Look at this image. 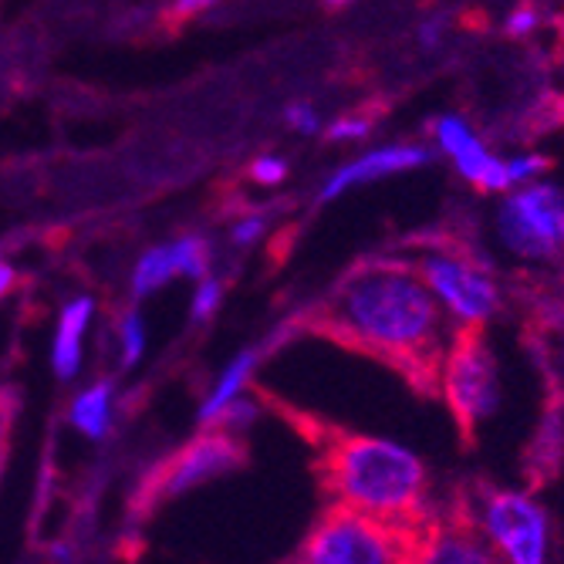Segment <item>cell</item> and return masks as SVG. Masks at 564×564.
Returning <instances> with one entry per match:
<instances>
[{"mask_svg": "<svg viewBox=\"0 0 564 564\" xmlns=\"http://www.w3.org/2000/svg\"><path fill=\"white\" fill-rule=\"evenodd\" d=\"M312 332L372 355L416 392L440 399V366L453 335L416 268L369 264L351 271L312 322Z\"/></svg>", "mask_w": 564, "mask_h": 564, "instance_id": "cell-1", "label": "cell"}, {"mask_svg": "<svg viewBox=\"0 0 564 564\" xmlns=\"http://www.w3.org/2000/svg\"><path fill=\"white\" fill-rule=\"evenodd\" d=\"M274 413L307 443L318 484L328 503L351 507L389 524H430L436 507L430 497V474L423 459L386 436L355 433L304 413L297 405L258 389Z\"/></svg>", "mask_w": 564, "mask_h": 564, "instance_id": "cell-2", "label": "cell"}, {"mask_svg": "<svg viewBox=\"0 0 564 564\" xmlns=\"http://www.w3.org/2000/svg\"><path fill=\"white\" fill-rule=\"evenodd\" d=\"M430 524H389L328 503L304 534L294 564H416Z\"/></svg>", "mask_w": 564, "mask_h": 564, "instance_id": "cell-3", "label": "cell"}, {"mask_svg": "<svg viewBox=\"0 0 564 564\" xmlns=\"http://www.w3.org/2000/svg\"><path fill=\"white\" fill-rule=\"evenodd\" d=\"M440 399L464 443H474L480 426L494 420L500 405V369L484 328L453 332L440 366Z\"/></svg>", "mask_w": 564, "mask_h": 564, "instance_id": "cell-4", "label": "cell"}, {"mask_svg": "<svg viewBox=\"0 0 564 564\" xmlns=\"http://www.w3.org/2000/svg\"><path fill=\"white\" fill-rule=\"evenodd\" d=\"M243 456H247V446L237 436V430L210 423L207 430L196 433L186 446H180L173 456H166L163 464H156L142 477V484L135 487L132 510L139 518H149L152 510L170 503L173 497L237 470L243 464Z\"/></svg>", "mask_w": 564, "mask_h": 564, "instance_id": "cell-5", "label": "cell"}, {"mask_svg": "<svg viewBox=\"0 0 564 564\" xmlns=\"http://www.w3.org/2000/svg\"><path fill=\"white\" fill-rule=\"evenodd\" d=\"M494 234L521 261H564V189L544 180L507 189L494 214Z\"/></svg>", "mask_w": 564, "mask_h": 564, "instance_id": "cell-6", "label": "cell"}, {"mask_svg": "<svg viewBox=\"0 0 564 564\" xmlns=\"http://www.w3.org/2000/svg\"><path fill=\"white\" fill-rule=\"evenodd\" d=\"M477 521L497 551L500 564H547L551 561V518L524 490H484Z\"/></svg>", "mask_w": 564, "mask_h": 564, "instance_id": "cell-7", "label": "cell"}, {"mask_svg": "<svg viewBox=\"0 0 564 564\" xmlns=\"http://www.w3.org/2000/svg\"><path fill=\"white\" fill-rule=\"evenodd\" d=\"M416 271L456 328H484L500 312V288L494 274L464 253L430 250L420 258Z\"/></svg>", "mask_w": 564, "mask_h": 564, "instance_id": "cell-8", "label": "cell"}, {"mask_svg": "<svg viewBox=\"0 0 564 564\" xmlns=\"http://www.w3.org/2000/svg\"><path fill=\"white\" fill-rule=\"evenodd\" d=\"M416 564H500L467 494H456L449 507H436Z\"/></svg>", "mask_w": 564, "mask_h": 564, "instance_id": "cell-9", "label": "cell"}, {"mask_svg": "<svg viewBox=\"0 0 564 564\" xmlns=\"http://www.w3.org/2000/svg\"><path fill=\"white\" fill-rule=\"evenodd\" d=\"M433 142L443 156L453 163V170L464 176L474 189L480 193H507L510 176H507V156L497 152L480 139V132L456 112H443L433 119Z\"/></svg>", "mask_w": 564, "mask_h": 564, "instance_id": "cell-10", "label": "cell"}, {"mask_svg": "<svg viewBox=\"0 0 564 564\" xmlns=\"http://www.w3.org/2000/svg\"><path fill=\"white\" fill-rule=\"evenodd\" d=\"M433 160V149L430 145H420V142H389V145H376L369 152H362L358 160L345 163L341 170H335L318 199L322 203H332L338 199L341 193L355 189V186H366V183H376V180H389V176H399V173H413V170H423L426 163Z\"/></svg>", "mask_w": 564, "mask_h": 564, "instance_id": "cell-11", "label": "cell"}, {"mask_svg": "<svg viewBox=\"0 0 564 564\" xmlns=\"http://www.w3.org/2000/svg\"><path fill=\"white\" fill-rule=\"evenodd\" d=\"M91 312H95L91 297H75L62 312L55 345H51V366H55V372L62 379H72L82 366V338H85V328L91 322Z\"/></svg>", "mask_w": 564, "mask_h": 564, "instance_id": "cell-12", "label": "cell"}, {"mask_svg": "<svg viewBox=\"0 0 564 564\" xmlns=\"http://www.w3.org/2000/svg\"><path fill=\"white\" fill-rule=\"evenodd\" d=\"M112 420V382H95L91 389H85L75 405H72V423L85 433V436H101L109 430Z\"/></svg>", "mask_w": 564, "mask_h": 564, "instance_id": "cell-13", "label": "cell"}, {"mask_svg": "<svg viewBox=\"0 0 564 564\" xmlns=\"http://www.w3.org/2000/svg\"><path fill=\"white\" fill-rule=\"evenodd\" d=\"M253 366H258V355H253V351H243L240 358H234V366L217 379V389L210 392L207 405H203V413H199L203 426H210V423H217V420H220L224 409H227V405L240 395V389L250 382Z\"/></svg>", "mask_w": 564, "mask_h": 564, "instance_id": "cell-14", "label": "cell"}, {"mask_svg": "<svg viewBox=\"0 0 564 564\" xmlns=\"http://www.w3.org/2000/svg\"><path fill=\"white\" fill-rule=\"evenodd\" d=\"M170 278H176L173 247H152V250L142 253V261L135 264L132 294H135V297H149L152 291H160Z\"/></svg>", "mask_w": 564, "mask_h": 564, "instance_id": "cell-15", "label": "cell"}, {"mask_svg": "<svg viewBox=\"0 0 564 564\" xmlns=\"http://www.w3.org/2000/svg\"><path fill=\"white\" fill-rule=\"evenodd\" d=\"M173 261H176V274L183 278H203L210 268V250L199 237H180L173 243Z\"/></svg>", "mask_w": 564, "mask_h": 564, "instance_id": "cell-16", "label": "cell"}, {"mask_svg": "<svg viewBox=\"0 0 564 564\" xmlns=\"http://www.w3.org/2000/svg\"><path fill=\"white\" fill-rule=\"evenodd\" d=\"M119 335H122V366L132 369V366L139 362V358H142V348H145V325H142V318H139L135 307L122 315Z\"/></svg>", "mask_w": 564, "mask_h": 564, "instance_id": "cell-17", "label": "cell"}, {"mask_svg": "<svg viewBox=\"0 0 564 564\" xmlns=\"http://www.w3.org/2000/svg\"><path fill=\"white\" fill-rule=\"evenodd\" d=\"M547 170V160L541 152H518V156H507V176H510V189L538 183Z\"/></svg>", "mask_w": 564, "mask_h": 564, "instance_id": "cell-18", "label": "cell"}, {"mask_svg": "<svg viewBox=\"0 0 564 564\" xmlns=\"http://www.w3.org/2000/svg\"><path fill=\"white\" fill-rule=\"evenodd\" d=\"M372 132V119H335L325 135L332 142H355V139H366Z\"/></svg>", "mask_w": 564, "mask_h": 564, "instance_id": "cell-19", "label": "cell"}, {"mask_svg": "<svg viewBox=\"0 0 564 564\" xmlns=\"http://www.w3.org/2000/svg\"><path fill=\"white\" fill-rule=\"evenodd\" d=\"M220 294H224V288L217 281H203L199 291H196V301H193V318L196 322H207L217 312V307H220Z\"/></svg>", "mask_w": 564, "mask_h": 564, "instance_id": "cell-20", "label": "cell"}, {"mask_svg": "<svg viewBox=\"0 0 564 564\" xmlns=\"http://www.w3.org/2000/svg\"><path fill=\"white\" fill-rule=\"evenodd\" d=\"M284 119H288V126H294V129L304 132V135H318V132H322L318 112H315L312 106H304V101H297V106H288Z\"/></svg>", "mask_w": 564, "mask_h": 564, "instance_id": "cell-21", "label": "cell"}, {"mask_svg": "<svg viewBox=\"0 0 564 564\" xmlns=\"http://www.w3.org/2000/svg\"><path fill=\"white\" fill-rule=\"evenodd\" d=\"M284 176H288V163L278 160V156H261L258 163L250 166V180H258V183H264V186H274V183H281Z\"/></svg>", "mask_w": 564, "mask_h": 564, "instance_id": "cell-22", "label": "cell"}, {"mask_svg": "<svg viewBox=\"0 0 564 564\" xmlns=\"http://www.w3.org/2000/svg\"><path fill=\"white\" fill-rule=\"evenodd\" d=\"M538 24H541V14L534 8H518V11H510V18H507V34L510 37H528Z\"/></svg>", "mask_w": 564, "mask_h": 564, "instance_id": "cell-23", "label": "cell"}, {"mask_svg": "<svg viewBox=\"0 0 564 564\" xmlns=\"http://www.w3.org/2000/svg\"><path fill=\"white\" fill-rule=\"evenodd\" d=\"M264 234V217H247L234 227V243H250V240H258Z\"/></svg>", "mask_w": 564, "mask_h": 564, "instance_id": "cell-24", "label": "cell"}, {"mask_svg": "<svg viewBox=\"0 0 564 564\" xmlns=\"http://www.w3.org/2000/svg\"><path fill=\"white\" fill-rule=\"evenodd\" d=\"M11 420H14V399L8 392H0V456H4V449H8Z\"/></svg>", "mask_w": 564, "mask_h": 564, "instance_id": "cell-25", "label": "cell"}, {"mask_svg": "<svg viewBox=\"0 0 564 564\" xmlns=\"http://www.w3.org/2000/svg\"><path fill=\"white\" fill-rule=\"evenodd\" d=\"M210 4H217V0H176V8H173V18L176 21H186L199 11H207Z\"/></svg>", "mask_w": 564, "mask_h": 564, "instance_id": "cell-26", "label": "cell"}, {"mask_svg": "<svg viewBox=\"0 0 564 564\" xmlns=\"http://www.w3.org/2000/svg\"><path fill=\"white\" fill-rule=\"evenodd\" d=\"M440 41H443V21L436 18V21H426L423 28H420V44L426 47V51H433V47H440Z\"/></svg>", "mask_w": 564, "mask_h": 564, "instance_id": "cell-27", "label": "cell"}, {"mask_svg": "<svg viewBox=\"0 0 564 564\" xmlns=\"http://www.w3.org/2000/svg\"><path fill=\"white\" fill-rule=\"evenodd\" d=\"M14 284H18V274H14V268L0 261V297H4V294L14 288Z\"/></svg>", "mask_w": 564, "mask_h": 564, "instance_id": "cell-28", "label": "cell"}, {"mask_svg": "<svg viewBox=\"0 0 564 564\" xmlns=\"http://www.w3.org/2000/svg\"><path fill=\"white\" fill-rule=\"evenodd\" d=\"M328 8H345V4H351V0H325Z\"/></svg>", "mask_w": 564, "mask_h": 564, "instance_id": "cell-29", "label": "cell"}]
</instances>
